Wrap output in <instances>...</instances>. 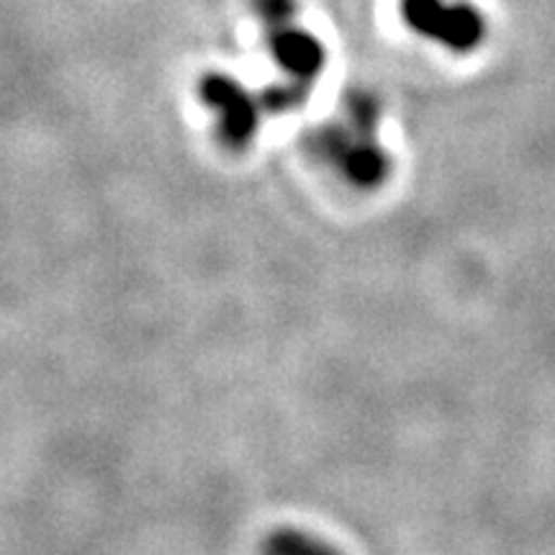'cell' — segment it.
Instances as JSON below:
<instances>
[{"instance_id": "6da1fadb", "label": "cell", "mask_w": 555, "mask_h": 555, "mask_svg": "<svg viewBox=\"0 0 555 555\" xmlns=\"http://www.w3.org/2000/svg\"><path fill=\"white\" fill-rule=\"evenodd\" d=\"M376 124V103L356 99L347 106L345 119L335 121L319 142L330 163L358 189H376L388 176V159L378 144Z\"/></svg>"}, {"instance_id": "7a4b0ae2", "label": "cell", "mask_w": 555, "mask_h": 555, "mask_svg": "<svg viewBox=\"0 0 555 555\" xmlns=\"http://www.w3.org/2000/svg\"><path fill=\"white\" fill-rule=\"evenodd\" d=\"M288 21H278L270 26V54L278 67L286 75V86L273 88L266 95V106L270 108H291L296 106L304 95L309 93L319 73L324 69V47L319 44L314 34L298 29Z\"/></svg>"}, {"instance_id": "3957f363", "label": "cell", "mask_w": 555, "mask_h": 555, "mask_svg": "<svg viewBox=\"0 0 555 555\" xmlns=\"http://www.w3.org/2000/svg\"><path fill=\"white\" fill-rule=\"evenodd\" d=\"M201 99L217 114L221 139L232 147H245L260 127V106L240 80L229 75H208L201 80Z\"/></svg>"}, {"instance_id": "277c9868", "label": "cell", "mask_w": 555, "mask_h": 555, "mask_svg": "<svg viewBox=\"0 0 555 555\" xmlns=\"http://www.w3.org/2000/svg\"><path fill=\"white\" fill-rule=\"evenodd\" d=\"M404 18L414 31L450 50H470L481 37V21L466 5H446L442 0H404Z\"/></svg>"}]
</instances>
